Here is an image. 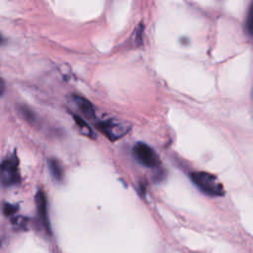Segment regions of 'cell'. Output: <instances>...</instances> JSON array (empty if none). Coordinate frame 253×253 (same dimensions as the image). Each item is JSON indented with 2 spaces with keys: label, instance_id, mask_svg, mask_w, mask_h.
Listing matches in <instances>:
<instances>
[{
  "label": "cell",
  "instance_id": "cell-1",
  "mask_svg": "<svg viewBox=\"0 0 253 253\" xmlns=\"http://www.w3.org/2000/svg\"><path fill=\"white\" fill-rule=\"evenodd\" d=\"M191 179L193 183L205 194L212 197H220L223 196L224 190L222 184L219 180L212 174L198 171L193 172L191 174Z\"/></svg>",
  "mask_w": 253,
  "mask_h": 253
},
{
  "label": "cell",
  "instance_id": "cell-2",
  "mask_svg": "<svg viewBox=\"0 0 253 253\" xmlns=\"http://www.w3.org/2000/svg\"><path fill=\"white\" fill-rule=\"evenodd\" d=\"M98 127L110 140H117L121 138L126 134L130 128L126 123L113 119L100 122L98 124Z\"/></svg>",
  "mask_w": 253,
  "mask_h": 253
},
{
  "label": "cell",
  "instance_id": "cell-3",
  "mask_svg": "<svg viewBox=\"0 0 253 253\" xmlns=\"http://www.w3.org/2000/svg\"><path fill=\"white\" fill-rule=\"evenodd\" d=\"M20 181L18 162L14 158H8L0 164V182L4 186H12Z\"/></svg>",
  "mask_w": 253,
  "mask_h": 253
},
{
  "label": "cell",
  "instance_id": "cell-4",
  "mask_svg": "<svg viewBox=\"0 0 253 253\" xmlns=\"http://www.w3.org/2000/svg\"><path fill=\"white\" fill-rule=\"evenodd\" d=\"M133 155L136 160L145 167H156L159 164V158L156 152L147 144L138 142L133 146Z\"/></svg>",
  "mask_w": 253,
  "mask_h": 253
},
{
  "label": "cell",
  "instance_id": "cell-5",
  "mask_svg": "<svg viewBox=\"0 0 253 253\" xmlns=\"http://www.w3.org/2000/svg\"><path fill=\"white\" fill-rule=\"evenodd\" d=\"M36 206H37L38 213H39V216L41 218L42 223L43 224L46 231L50 232V224H49L48 214H47L46 197H45L43 191H42V190L38 191V193L36 195Z\"/></svg>",
  "mask_w": 253,
  "mask_h": 253
},
{
  "label": "cell",
  "instance_id": "cell-6",
  "mask_svg": "<svg viewBox=\"0 0 253 253\" xmlns=\"http://www.w3.org/2000/svg\"><path fill=\"white\" fill-rule=\"evenodd\" d=\"M73 101L77 108L80 110V112L85 115L88 118H93L95 115V110L93 105L85 98L81 96H74Z\"/></svg>",
  "mask_w": 253,
  "mask_h": 253
},
{
  "label": "cell",
  "instance_id": "cell-7",
  "mask_svg": "<svg viewBox=\"0 0 253 253\" xmlns=\"http://www.w3.org/2000/svg\"><path fill=\"white\" fill-rule=\"evenodd\" d=\"M47 165H48L49 172H50L51 176L53 177V179L56 181H61V179L63 177V172H62V167L59 164V162L54 158H50L47 161Z\"/></svg>",
  "mask_w": 253,
  "mask_h": 253
},
{
  "label": "cell",
  "instance_id": "cell-8",
  "mask_svg": "<svg viewBox=\"0 0 253 253\" xmlns=\"http://www.w3.org/2000/svg\"><path fill=\"white\" fill-rule=\"evenodd\" d=\"M74 120H75V122H76V125H77V126H78V128H79V131L83 134V135H85V136H88V137H90V138H92V139H94V137H95V134H94V132H93V130H92V128L80 118V117H77V116H74Z\"/></svg>",
  "mask_w": 253,
  "mask_h": 253
},
{
  "label": "cell",
  "instance_id": "cell-9",
  "mask_svg": "<svg viewBox=\"0 0 253 253\" xmlns=\"http://www.w3.org/2000/svg\"><path fill=\"white\" fill-rule=\"evenodd\" d=\"M20 111H21V114L23 115V117L29 121V122H33L35 120V114L26 106H21L20 107Z\"/></svg>",
  "mask_w": 253,
  "mask_h": 253
},
{
  "label": "cell",
  "instance_id": "cell-10",
  "mask_svg": "<svg viewBox=\"0 0 253 253\" xmlns=\"http://www.w3.org/2000/svg\"><path fill=\"white\" fill-rule=\"evenodd\" d=\"M4 92H5V82L0 77V97L4 94Z\"/></svg>",
  "mask_w": 253,
  "mask_h": 253
},
{
  "label": "cell",
  "instance_id": "cell-11",
  "mask_svg": "<svg viewBox=\"0 0 253 253\" xmlns=\"http://www.w3.org/2000/svg\"><path fill=\"white\" fill-rule=\"evenodd\" d=\"M4 211H5V212H6L7 214H10V213H12V212L15 211V210H13V206H11V205H6Z\"/></svg>",
  "mask_w": 253,
  "mask_h": 253
},
{
  "label": "cell",
  "instance_id": "cell-12",
  "mask_svg": "<svg viewBox=\"0 0 253 253\" xmlns=\"http://www.w3.org/2000/svg\"><path fill=\"white\" fill-rule=\"evenodd\" d=\"M3 43H4V38H3V36H2L1 33H0V45L3 44Z\"/></svg>",
  "mask_w": 253,
  "mask_h": 253
}]
</instances>
